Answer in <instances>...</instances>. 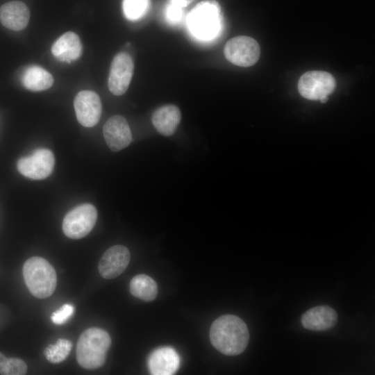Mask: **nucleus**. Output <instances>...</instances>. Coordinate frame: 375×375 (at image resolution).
<instances>
[{"label":"nucleus","instance_id":"nucleus-1","mask_svg":"<svg viewBox=\"0 0 375 375\" xmlns=\"http://www.w3.org/2000/svg\"><path fill=\"white\" fill-rule=\"evenodd\" d=\"M212 346L226 356L242 353L249 341V333L244 322L233 315H224L216 319L210 329Z\"/></svg>","mask_w":375,"mask_h":375},{"label":"nucleus","instance_id":"nucleus-2","mask_svg":"<svg viewBox=\"0 0 375 375\" xmlns=\"http://www.w3.org/2000/svg\"><path fill=\"white\" fill-rule=\"evenodd\" d=\"M109 334L99 328H89L80 335L76 349V360L81 367L95 369L101 367L110 347Z\"/></svg>","mask_w":375,"mask_h":375},{"label":"nucleus","instance_id":"nucleus-3","mask_svg":"<svg viewBox=\"0 0 375 375\" xmlns=\"http://www.w3.org/2000/svg\"><path fill=\"white\" fill-rule=\"evenodd\" d=\"M24 279L30 292L38 299H46L54 292L57 276L53 266L44 258L33 256L23 266Z\"/></svg>","mask_w":375,"mask_h":375},{"label":"nucleus","instance_id":"nucleus-4","mask_svg":"<svg viewBox=\"0 0 375 375\" xmlns=\"http://www.w3.org/2000/svg\"><path fill=\"white\" fill-rule=\"evenodd\" d=\"M222 18L218 3L209 0L197 4L189 12L187 22L192 35L201 40H210L220 30Z\"/></svg>","mask_w":375,"mask_h":375},{"label":"nucleus","instance_id":"nucleus-5","mask_svg":"<svg viewBox=\"0 0 375 375\" xmlns=\"http://www.w3.org/2000/svg\"><path fill=\"white\" fill-rule=\"evenodd\" d=\"M97 219L96 208L90 203H83L69 211L62 221V231L71 239H81L93 228Z\"/></svg>","mask_w":375,"mask_h":375},{"label":"nucleus","instance_id":"nucleus-6","mask_svg":"<svg viewBox=\"0 0 375 375\" xmlns=\"http://www.w3.org/2000/svg\"><path fill=\"white\" fill-rule=\"evenodd\" d=\"M336 81L333 76L324 71L313 70L303 74L298 82L299 94L309 100H320L335 90Z\"/></svg>","mask_w":375,"mask_h":375},{"label":"nucleus","instance_id":"nucleus-7","mask_svg":"<svg viewBox=\"0 0 375 375\" xmlns=\"http://www.w3.org/2000/svg\"><path fill=\"white\" fill-rule=\"evenodd\" d=\"M55 158L53 152L40 148L35 149L31 155L21 157L17 162L19 172L31 179L42 180L53 172Z\"/></svg>","mask_w":375,"mask_h":375},{"label":"nucleus","instance_id":"nucleus-8","mask_svg":"<svg viewBox=\"0 0 375 375\" xmlns=\"http://www.w3.org/2000/svg\"><path fill=\"white\" fill-rule=\"evenodd\" d=\"M226 58L240 67H250L258 60L260 49L252 38L240 35L229 40L224 49Z\"/></svg>","mask_w":375,"mask_h":375},{"label":"nucleus","instance_id":"nucleus-9","mask_svg":"<svg viewBox=\"0 0 375 375\" xmlns=\"http://www.w3.org/2000/svg\"><path fill=\"white\" fill-rule=\"evenodd\" d=\"M133 69V60L128 53L120 52L114 57L108 81V88L113 94L120 96L126 92Z\"/></svg>","mask_w":375,"mask_h":375},{"label":"nucleus","instance_id":"nucleus-10","mask_svg":"<svg viewBox=\"0 0 375 375\" xmlns=\"http://www.w3.org/2000/svg\"><path fill=\"white\" fill-rule=\"evenodd\" d=\"M74 106L77 120L82 126L92 127L99 122L102 106L99 95L94 92H79L74 98Z\"/></svg>","mask_w":375,"mask_h":375},{"label":"nucleus","instance_id":"nucleus-11","mask_svg":"<svg viewBox=\"0 0 375 375\" xmlns=\"http://www.w3.org/2000/svg\"><path fill=\"white\" fill-rule=\"evenodd\" d=\"M129 250L123 245H115L106 251L101 258L98 269L106 279L119 276L126 269L130 261Z\"/></svg>","mask_w":375,"mask_h":375},{"label":"nucleus","instance_id":"nucleus-12","mask_svg":"<svg viewBox=\"0 0 375 375\" xmlns=\"http://www.w3.org/2000/svg\"><path fill=\"white\" fill-rule=\"evenodd\" d=\"M103 133L108 147L115 152L128 147L132 140L129 125L122 115L110 117L103 126Z\"/></svg>","mask_w":375,"mask_h":375},{"label":"nucleus","instance_id":"nucleus-13","mask_svg":"<svg viewBox=\"0 0 375 375\" xmlns=\"http://www.w3.org/2000/svg\"><path fill=\"white\" fill-rule=\"evenodd\" d=\"M147 364L151 374L170 375L178 370L180 366V357L172 347H162L151 353Z\"/></svg>","mask_w":375,"mask_h":375},{"label":"nucleus","instance_id":"nucleus-14","mask_svg":"<svg viewBox=\"0 0 375 375\" xmlns=\"http://www.w3.org/2000/svg\"><path fill=\"white\" fill-rule=\"evenodd\" d=\"M301 321L306 329L324 331L335 326L338 322V314L328 306H318L306 311L302 315Z\"/></svg>","mask_w":375,"mask_h":375},{"label":"nucleus","instance_id":"nucleus-15","mask_svg":"<svg viewBox=\"0 0 375 375\" xmlns=\"http://www.w3.org/2000/svg\"><path fill=\"white\" fill-rule=\"evenodd\" d=\"M30 19V12L22 1H10L0 8V22L7 28L21 31L26 27Z\"/></svg>","mask_w":375,"mask_h":375},{"label":"nucleus","instance_id":"nucleus-16","mask_svg":"<svg viewBox=\"0 0 375 375\" xmlns=\"http://www.w3.org/2000/svg\"><path fill=\"white\" fill-rule=\"evenodd\" d=\"M83 47L78 35L68 31L62 35L53 44L52 54L60 61L71 62L82 54Z\"/></svg>","mask_w":375,"mask_h":375},{"label":"nucleus","instance_id":"nucleus-17","mask_svg":"<svg viewBox=\"0 0 375 375\" xmlns=\"http://www.w3.org/2000/svg\"><path fill=\"white\" fill-rule=\"evenodd\" d=\"M180 109L175 105L162 106L152 114L151 122L157 131L164 136H171L181 122Z\"/></svg>","mask_w":375,"mask_h":375},{"label":"nucleus","instance_id":"nucleus-18","mask_svg":"<svg viewBox=\"0 0 375 375\" xmlns=\"http://www.w3.org/2000/svg\"><path fill=\"white\" fill-rule=\"evenodd\" d=\"M22 82L24 88L31 91H42L49 88L53 83L52 75L44 68L32 65L24 72Z\"/></svg>","mask_w":375,"mask_h":375},{"label":"nucleus","instance_id":"nucleus-19","mask_svg":"<svg viewBox=\"0 0 375 375\" xmlns=\"http://www.w3.org/2000/svg\"><path fill=\"white\" fill-rule=\"evenodd\" d=\"M129 287L131 294L144 301L154 300L158 294L156 281L146 274L135 276L131 280Z\"/></svg>","mask_w":375,"mask_h":375},{"label":"nucleus","instance_id":"nucleus-20","mask_svg":"<svg viewBox=\"0 0 375 375\" xmlns=\"http://www.w3.org/2000/svg\"><path fill=\"white\" fill-rule=\"evenodd\" d=\"M72 343L67 339H58L56 344H50L44 351L48 361L51 363H59L65 360L69 355Z\"/></svg>","mask_w":375,"mask_h":375},{"label":"nucleus","instance_id":"nucleus-21","mask_svg":"<svg viewBox=\"0 0 375 375\" xmlns=\"http://www.w3.org/2000/svg\"><path fill=\"white\" fill-rule=\"evenodd\" d=\"M149 4V0H123L124 16L131 21L138 20L147 12Z\"/></svg>","mask_w":375,"mask_h":375},{"label":"nucleus","instance_id":"nucleus-22","mask_svg":"<svg viewBox=\"0 0 375 375\" xmlns=\"http://www.w3.org/2000/svg\"><path fill=\"white\" fill-rule=\"evenodd\" d=\"M27 372L26 364L19 358H8L1 373L2 375H24Z\"/></svg>","mask_w":375,"mask_h":375},{"label":"nucleus","instance_id":"nucleus-23","mask_svg":"<svg viewBox=\"0 0 375 375\" xmlns=\"http://www.w3.org/2000/svg\"><path fill=\"white\" fill-rule=\"evenodd\" d=\"M74 311V308L72 305L64 304L52 314L51 317V321L56 324H62L70 318Z\"/></svg>","mask_w":375,"mask_h":375},{"label":"nucleus","instance_id":"nucleus-24","mask_svg":"<svg viewBox=\"0 0 375 375\" xmlns=\"http://www.w3.org/2000/svg\"><path fill=\"white\" fill-rule=\"evenodd\" d=\"M165 17L170 24H176L183 17V8L169 2L165 10Z\"/></svg>","mask_w":375,"mask_h":375},{"label":"nucleus","instance_id":"nucleus-25","mask_svg":"<svg viewBox=\"0 0 375 375\" xmlns=\"http://www.w3.org/2000/svg\"><path fill=\"white\" fill-rule=\"evenodd\" d=\"M194 0H170V3L182 8L186 7Z\"/></svg>","mask_w":375,"mask_h":375},{"label":"nucleus","instance_id":"nucleus-26","mask_svg":"<svg viewBox=\"0 0 375 375\" xmlns=\"http://www.w3.org/2000/svg\"><path fill=\"white\" fill-rule=\"evenodd\" d=\"M7 359L1 353H0V374L7 362Z\"/></svg>","mask_w":375,"mask_h":375},{"label":"nucleus","instance_id":"nucleus-27","mask_svg":"<svg viewBox=\"0 0 375 375\" xmlns=\"http://www.w3.org/2000/svg\"><path fill=\"white\" fill-rule=\"evenodd\" d=\"M328 97H324L319 101L322 103H326L328 101Z\"/></svg>","mask_w":375,"mask_h":375}]
</instances>
